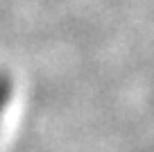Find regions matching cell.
Returning a JSON list of instances; mask_svg holds the SVG:
<instances>
[{"instance_id":"6da1fadb","label":"cell","mask_w":154,"mask_h":152,"mask_svg":"<svg viewBox=\"0 0 154 152\" xmlns=\"http://www.w3.org/2000/svg\"><path fill=\"white\" fill-rule=\"evenodd\" d=\"M7 98H9V91H7V84L2 80H0V111H2V107L7 105Z\"/></svg>"}]
</instances>
